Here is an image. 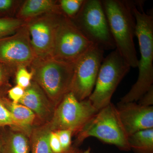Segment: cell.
Returning a JSON list of instances; mask_svg holds the SVG:
<instances>
[{"label": "cell", "instance_id": "cell-9", "mask_svg": "<svg viewBox=\"0 0 153 153\" xmlns=\"http://www.w3.org/2000/svg\"><path fill=\"white\" fill-rule=\"evenodd\" d=\"M104 51L94 45L75 62L71 92L79 101L88 98L95 86Z\"/></svg>", "mask_w": 153, "mask_h": 153}, {"label": "cell", "instance_id": "cell-20", "mask_svg": "<svg viewBox=\"0 0 153 153\" xmlns=\"http://www.w3.org/2000/svg\"><path fill=\"white\" fill-rule=\"evenodd\" d=\"M84 0H60V9L63 13L69 19H72L79 13Z\"/></svg>", "mask_w": 153, "mask_h": 153}, {"label": "cell", "instance_id": "cell-3", "mask_svg": "<svg viewBox=\"0 0 153 153\" xmlns=\"http://www.w3.org/2000/svg\"><path fill=\"white\" fill-rule=\"evenodd\" d=\"M74 65L49 57L36 59L30 65L33 80L44 91L55 108L71 92Z\"/></svg>", "mask_w": 153, "mask_h": 153}, {"label": "cell", "instance_id": "cell-30", "mask_svg": "<svg viewBox=\"0 0 153 153\" xmlns=\"http://www.w3.org/2000/svg\"><path fill=\"white\" fill-rule=\"evenodd\" d=\"M81 153H91V149H88L86 150V151H85L84 152Z\"/></svg>", "mask_w": 153, "mask_h": 153}, {"label": "cell", "instance_id": "cell-12", "mask_svg": "<svg viewBox=\"0 0 153 153\" xmlns=\"http://www.w3.org/2000/svg\"><path fill=\"white\" fill-rule=\"evenodd\" d=\"M116 108L128 137L140 131L153 128V106L129 102L119 103Z\"/></svg>", "mask_w": 153, "mask_h": 153}, {"label": "cell", "instance_id": "cell-1", "mask_svg": "<svg viewBox=\"0 0 153 153\" xmlns=\"http://www.w3.org/2000/svg\"><path fill=\"white\" fill-rule=\"evenodd\" d=\"M101 1L116 49L131 68H136L138 59L134 40L136 27L133 12L134 3L123 0Z\"/></svg>", "mask_w": 153, "mask_h": 153}, {"label": "cell", "instance_id": "cell-19", "mask_svg": "<svg viewBox=\"0 0 153 153\" xmlns=\"http://www.w3.org/2000/svg\"><path fill=\"white\" fill-rule=\"evenodd\" d=\"M25 24V20L17 18H0V38L13 35Z\"/></svg>", "mask_w": 153, "mask_h": 153}, {"label": "cell", "instance_id": "cell-8", "mask_svg": "<svg viewBox=\"0 0 153 153\" xmlns=\"http://www.w3.org/2000/svg\"><path fill=\"white\" fill-rule=\"evenodd\" d=\"M94 45L72 20L63 15L56 29L52 57L74 64Z\"/></svg>", "mask_w": 153, "mask_h": 153}, {"label": "cell", "instance_id": "cell-22", "mask_svg": "<svg viewBox=\"0 0 153 153\" xmlns=\"http://www.w3.org/2000/svg\"><path fill=\"white\" fill-rule=\"evenodd\" d=\"M33 74L25 67L17 68L16 72V79L17 85L26 89L30 86L33 80Z\"/></svg>", "mask_w": 153, "mask_h": 153}, {"label": "cell", "instance_id": "cell-21", "mask_svg": "<svg viewBox=\"0 0 153 153\" xmlns=\"http://www.w3.org/2000/svg\"><path fill=\"white\" fill-rule=\"evenodd\" d=\"M3 96L4 94L0 92V128L11 127L22 129L14 120L11 113L5 105L3 101Z\"/></svg>", "mask_w": 153, "mask_h": 153}, {"label": "cell", "instance_id": "cell-10", "mask_svg": "<svg viewBox=\"0 0 153 153\" xmlns=\"http://www.w3.org/2000/svg\"><path fill=\"white\" fill-rule=\"evenodd\" d=\"M63 15L51 13L25 21L36 59L52 57L56 29Z\"/></svg>", "mask_w": 153, "mask_h": 153}, {"label": "cell", "instance_id": "cell-11", "mask_svg": "<svg viewBox=\"0 0 153 153\" xmlns=\"http://www.w3.org/2000/svg\"><path fill=\"white\" fill-rule=\"evenodd\" d=\"M36 59L26 23L13 35L0 38V63L17 69L30 66Z\"/></svg>", "mask_w": 153, "mask_h": 153}, {"label": "cell", "instance_id": "cell-27", "mask_svg": "<svg viewBox=\"0 0 153 153\" xmlns=\"http://www.w3.org/2000/svg\"><path fill=\"white\" fill-rule=\"evenodd\" d=\"M138 104L146 106H152L153 104V86L139 100Z\"/></svg>", "mask_w": 153, "mask_h": 153}, {"label": "cell", "instance_id": "cell-14", "mask_svg": "<svg viewBox=\"0 0 153 153\" xmlns=\"http://www.w3.org/2000/svg\"><path fill=\"white\" fill-rule=\"evenodd\" d=\"M0 153H30L28 134L16 128H0Z\"/></svg>", "mask_w": 153, "mask_h": 153}, {"label": "cell", "instance_id": "cell-15", "mask_svg": "<svg viewBox=\"0 0 153 153\" xmlns=\"http://www.w3.org/2000/svg\"><path fill=\"white\" fill-rule=\"evenodd\" d=\"M51 13H63L59 2L53 0H27L19 10L17 18L26 21Z\"/></svg>", "mask_w": 153, "mask_h": 153}, {"label": "cell", "instance_id": "cell-5", "mask_svg": "<svg viewBox=\"0 0 153 153\" xmlns=\"http://www.w3.org/2000/svg\"><path fill=\"white\" fill-rule=\"evenodd\" d=\"M72 22L94 45L105 50H114L116 46L100 0H84Z\"/></svg>", "mask_w": 153, "mask_h": 153}, {"label": "cell", "instance_id": "cell-24", "mask_svg": "<svg viewBox=\"0 0 153 153\" xmlns=\"http://www.w3.org/2000/svg\"><path fill=\"white\" fill-rule=\"evenodd\" d=\"M17 69L0 63V88L7 84L9 78Z\"/></svg>", "mask_w": 153, "mask_h": 153}, {"label": "cell", "instance_id": "cell-25", "mask_svg": "<svg viewBox=\"0 0 153 153\" xmlns=\"http://www.w3.org/2000/svg\"><path fill=\"white\" fill-rule=\"evenodd\" d=\"M25 89L18 85L9 89L7 91L9 99L14 103H19L25 93Z\"/></svg>", "mask_w": 153, "mask_h": 153}, {"label": "cell", "instance_id": "cell-28", "mask_svg": "<svg viewBox=\"0 0 153 153\" xmlns=\"http://www.w3.org/2000/svg\"><path fill=\"white\" fill-rule=\"evenodd\" d=\"M13 3L12 0H0V11L7 10L10 8Z\"/></svg>", "mask_w": 153, "mask_h": 153}, {"label": "cell", "instance_id": "cell-13", "mask_svg": "<svg viewBox=\"0 0 153 153\" xmlns=\"http://www.w3.org/2000/svg\"><path fill=\"white\" fill-rule=\"evenodd\" d=\"M19 103L34 113L40 125L50 122L55 108L44 91L33 80L25 89V94Z\"/></svg>", "mask_w": 153, "mask_h": 153}, {"label": "cell", "instance_id": "cell-29", "mask_svg": "<svg viewBox=\"0 0 153 153\" xmlns=\"http://www.w3.org/2000/svg\"><path fill=\"white\" fill-rule=\"evenodd\" d=\"M81 151L79 150L76 146H71V147L69 148L67 150L63 151L61 153H81Z\"/></svg>", "mask_w": 153, "mask_h": 153}, {"label": "cell", "instance_id": "cell-26", "mask_svg": "<svg viewBox=\"0 0 153 153\" xmlns=\"http://www.w3.org/2000/svg\"><path fill=\"white\" fill-rule=\"evenodd\" d=\"M49 145L53 153H61L63 152L59 138L55 131H51L49 135Z\"/></svg>", "mask_w": 153, "mask_h": 153}, {"label": "cell", "instance_id": "cell-6", "mask_svg": "<svg viewBox=\"0 0 153 153\" xmlns=\"http://www.w3.org/2000/svg\"><path fill=\"white\" fill-rule=\"evenodd\" d=\"M130 68L116 49L104 57L93 91L88 98L96 109L99 111L111 102L113 94Z\"/></svg>", "mask_w": 153, "mask_h": 153}, {"label": "cell", "instance_id": "cell-17", "mask_svg": "<svg viewBox=\"0 0 153 153\" xmlns=\"http://www.w3.org/2000/svg\"><path fill=\"white\" fill-rule=\"evenodd\" d=\"M51 131L47 123L32 128L29 135L30 153H53L49 145Z\"/></svg>", "mask_w": 153, "mask_h": 153}, {"label": "cell", "instance_id": "cell-7", "mask_svg": "<svg viewBox=\"0 0 153 153\" xmlns=\"http://www.w3.org/2000/svg\"><path fill=\"white\" fill-rule=\"evenodd\" d=\"M98 111L88 99L79 101L70 92L56 107L47 124L51 131L70 130L76 135Z\"/></svg>", "mask_w": 153, "mask_h": 153}, {"label": "cell", "instance_id": "cell-16", "mask_svg": "<svg viewBox=\"0 0 153 153\" xmlns=\"http://www.w3.org/2000/svg\"><path fill=\"white\" fill-rule=\"evenodd\" d=\"M3 99L5 105L14 120L28 135L33 127L40 125L36 115L27 107L19 103H14L4 95Z\"/></svg>", "mask_w": 153, "mask_h": 153}, {"label": "cell", "instance_id": "cell-4", "mask_svg": "<svg viewBox=\"0 0 153 153\" xmlns=\"http://www.w3.org/2000/svg\"><path fill=\"white\" fill-rule=\"evenodd\" d=\"M76 135L75 146L89 137H94L121 150H131L116 107L111 102L100 110Z\"/></svg>", "mask_w": 153, "mask_h": 153}, {"label": "cell", "instance_id": "cell-2", "mask_svg": "<svg viewBox=\"0 0 153 153\" xmlns=\"http://www.w3.org/2000/svg\"><path fill=\"white\" fill-rule=\"evenodd\" d=\"M133 12L136 22V36L138 40L140 53L137 67L139 74L136 82L121 99V103L137 101L153 86V17L140 11L136 4L133 7Z\"/></svg>", "mask_w": 153, "mask_h": 153}, {"label": "cell", "instance_id": "cell-23", "mask_svg": "<svg viewBox=\"0 0 153 153\" xmlns=\"http://www.w3.org/2000/svg\"><path fill=\"white\" fill-rule=\"evenodd\" d=\"M57 133L63 151L68 149L71 146V137L73 132L70 130H59L55 131Z\"/></svg>", "mask_w": 153, "mask_h": 153}, {"label": "cell", "instance_id": "cell-18", "mask_svg": "<svg viewBox=\"0 0 153 153\" xmlns=\"http://www.w3.org/2000/svg\"><path fill=\"white\" fill-rule=\"evenodd\" d=\"M130 149L136 153H153V128L137 132L128 137Z\"/></svg>", "mask_w": 153, "mask_h": 153}]
</instances>
